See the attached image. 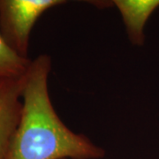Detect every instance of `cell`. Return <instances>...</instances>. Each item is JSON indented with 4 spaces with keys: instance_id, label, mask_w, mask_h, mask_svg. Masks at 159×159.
I'll return each instance as SVG.
<instances>
[{
    "instance_id": "4",
    "label": "cell",
    "mask_w": 159,
    "mask_h": 159,
    "mask_svg": "<svg viewBox=\"0 0 159 159\" xmlns=\"http://www.w3.org/2000/svg\"><path fill=\"white\" fill-rule=\"evenodd\" d=\"M119 9L131 43L142 46L148 18L159 6V0H110Z\"/></svg>"
},
{
    "instance_id": "1",
    "label": "cell",
    "mask_w": 159,
    "mask_h": 159,
    "mask_svg": "<svg viewBox=\"0 0 159 159\" xmlns=\"http://www.w3.org/2000/svg\"><path fill=\"white\" fill-rule=\"evenodd\" d=\"M51 58L31 60L22 92L20 119L6 159H101L105 150L64 124L52 105L48 80Z\"/></svg>"
},
{
    "instance_id": "3",
    "label": "cell",
    "mask_w": 159,
    "mask_h": 159,
    "mask_svg": "<svg viewBox=\"0 0 159 159\" xmlns=\"http://www.w3.org/2000/svg\"><path fill=\"white\" fill-rule=\"evenodd\" d=\"M26 75L0 79V159H6L20 119Z\"/></svg>"
},
{
    "instance_id": "2",
    "label": "cell",
    "mask_w": 159,
    "mask_h": 159,
    "mask_svg": "<svg viewBox=\"0 0 159 159\" xmlns=\"http://www.w3.org/2000/svg\"><path fill=\"white\" fill-rule=\"evenodd\" d=\"M70 1L99 9L113 6L110 0H0V32L19 55L29 58L30 34L38 18L46 10Z\"/></svg>"
},
{
    "instance_id": "5",
    "label": "cell",
    "mask_w": 159,
    "mask_h": 159,
    "mask_svg": "<svg viewBox=\"0 0 159 159\" xmlns=\"http://www.w3.org/2000/svg\"><path fill=\"white\" fill-rule=\"evenodd\" d=\"M31 60L19 55L0 32V79L22 76L28 72Z\"/></svg>"
}]
</instances>
